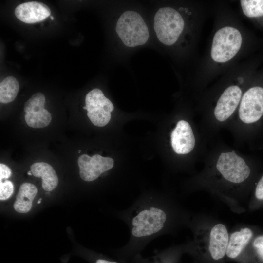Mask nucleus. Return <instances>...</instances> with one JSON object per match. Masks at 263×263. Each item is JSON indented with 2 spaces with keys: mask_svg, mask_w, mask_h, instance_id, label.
Masks as SVG:
<instances>
[{
  "mask_svg": "<svg viewBox=\"0 0 263 263\" xmlns=\"http://www.w3.org/2000/svg\"><path fill=\"white\" fill-rule=\"evenodd\" d=\"M115 30L124 45L130 47L143 45L149 38V30L142 17L133 11L122 14Z\"/></svg>",
  "mask_w": 263,
  "mask_h": 263,
  "instance_id": "f257e3e1",
  "label": "nucleus"
},
{
  "mask_svg": "<svg viewBox=\"0 0 263 263\" xmlns=\"http://www.w3.org/2000/svg\"><path fill=\"white\" fill-rule=\"evenodd\" d=\"M184 27V21L182 17L172 8H161L154 16V30L159 40L165 45L174 44Z\"/></svg>",
  "mask_w": 263,
  "mask_h": 263,
  "instance_id": "f03ea898",
  "label": "nucleus"
},
{
  "mask_svg": "<svg viewBox=\"0 0 263 263\" xmlns=\"http://www.w3.org/2000/svg\"><path fill=\"white\" fill-rule=\"evenodd\" d=\"M239 117L253 132L259 130L263 121V88L254 86L243 95L239 108Z\"/></svg>",
  "mask_w": 263,
  "mask_h": 263,
  "instance_id": "7ed1b4c3",
  "label": "nucleus"
},
{
  "mask_svg": "<svg viewBox=\"0 0 263 263\" xmlns=\"http://www.w3.org/2000/svg\"><path fill=\"white\" fill-rule=\"evenodd\" d=\"M216 168L226 180L233 183L245 181L254 171L251 164L234 151L222 152L216 161Z\"/></svg>",
  "mask_w": 263,
  "mask_h": 263,
  "instance_id": "20e7f679",
  "label": "nucleus"
},
{
  "mask_svg": "<svg viewBox=\"0 0 263 263\" xmlns=\"http://www.w3.org/2000/svg\"><path fill=\"white\" fill-rule=\"evenodd\" d=\"M242 41V36L238 29L230 26L219 29L213 37L211 50L212 58L221 63L230 60L239 51Z\"/></svg>",
  "mask_w": 263,
  "mask_h": 263,
  "instance_id": "39448f33",
  "label": "nucleus"
},
{
  "mask_svg": "<svg viewBox=\"0 0 263 263\" xmlns=\"http://www.w3.org/2000/svg\"><path fill=\"white\" fill-rule=\"evenodd\" d=\"M83 109L87 111V116L94 125L103 127L109 122L114 106L101 90L95 88L86 94Z\"/></svg>",
  "mask_w": 263,
  "mask_h": 263,
  "instance_id": "423d86ee",
  "label": "nucleus"
},
{
  "mask_svg": "<svg viewBox=\"0 0 263 263\" xmlns=\"http://www.w3.org/2000/svg\"><path fill=\"white\" fill-rule=\"evenodd\" d=\"M166 220V213L160 209L151 207L142 210L132 220V234L141 237L156 233L162 229Z\"/></svg>",
  "mask_w": 263,
  "mask_h": 263,
  "instance_id": "0eeeda50",
  "label": "nucleus"
},
{
  "mask_svg": "<svg viewBox=\"0 0 263 263\" xmlns=\"http://www.w3.org/2000/svg\"><path fill=\"white\" fill-rule=\"evenodd\" d=\"M45 97L44 94L38 92L34 94L25 103L24 118L26 124L33 128H43L51 122L52 116L44 109Z\"/></svg>",
  "mask_w": 263,
  "mask_h": 263,
  "instance_id": "6e6552de",
  "label": "nucleus"
},
{
  "mask_svg": "<svg viewBox=\"0 0 263 263\" xmlns=\"http://www.w3.org/2000/svg\"><path fill=\"white\" fill-rule=\"evenodd\" d=\"M79 174L84 181L90 182L97 179L102 173L111 169L113 160L110 157L95 154L92 157L84 154L78 158Z\"/></svg>",
  "mask_w": 263,
  "mask_h": 263,
  "instance_id": "1a4fd4ad",
  "label": "nucleus"
},
{
  "mask_svg": "<svg viewBox=\"0 0 263 263\" xmlns=\"http://www.w3.org/2000/svg\"><path fill=\"white\" fill-rule=\"evenodd\" d=\"M242 92L236 85L226 88L219 97L214 110V115L219 122L226 121L233 114L242 97Z\"/></svg>",
  "mask_w": 263,
  "mask_h": 263,
  "instance_id": "9d476101",
  "label": "nucleus"
},
{
  "mask_svg": "<svg viewBox=\"0 0 263 263\" xmlns=\"http://www.w3.org/2000/svg\"><path fill=\"white\" fill-rule=\"evenodd\" d=\"M171 145L174 151L178 154L190 153L195 145V138L192 128L184 120L179 121L170 134Z\"/></svg>",
  "mask_w": 263,
  "mask_h": 263,
  "instance_id": "9b49d317",
  "label": "nucleus"
},
{
  "mask_svg": "<svg viewBox=\"0 0 263 263\" xmlns=\"http://www.w3.org/2000/svg\"><path fill=\"white\" fill-rule=\"evenodd\" d=\"M14 13L19 20L30 24L43 20L50 15L51 10L41 2L30 1L18 5Z\"/></svg>",
  "mask_w": 263,
  "mask_h": 263,
  "instance_id": "f8f14e48",
  "label": "nucleus"
},
{
  "mask_svg": "<svg viewBox=\"0 0 263 263\" xmlns=\"http://www.w3.org/2000/svg\"><path fill=\"white\" fill-rule=\"evenodd\" d=\"M229 242L228 233L225 226L218 224L213 227L208 245L209 257L214 261L222 260L226 255Z\"/></svg>",
  "mask_w": 263,
  "mask_h": 263,
  "instance_id": "ddd939ff",
  "label": "nucleus"
},
{
  "mask_svg": "<svg viewBox=\"0 0 263 263\" xmlns=\"http://www.w3.org/2000/svg\"><path fill=\"white\" fill-rule=\"evenodd\" d=\"M253 231L247 227L233 233L229 240L226 255L230 259H235L240 256L252 238Z\"/></svg>",
  "mask_w": 263,
  "mask_h": 263,
  "instance_id": "4468645a",
  "label": "nucleus"
},
{
  "mask_svg": "<svg viewBox=\"0 0 263 263\" xmlns=\"http://www.w3.org/2000/svg\"><path fill=\"white\" fill-rule=\"evenodd\" d=\"M30 170L35 177L42 179V187L46 191H51L57 186L58 179L53 168L45 162H36L30 166Z\"/></svg>",
  "mask_w": 263,
  "mask_h": 263,
  "instance_id": "2eb2a0df",
  "label": "nucleus"
},
{
  "mask_svg": "<svg viewBox=\"0 0 263 263\" xmlns=\"http://www.w3.org/2000/svg\"><path fill=\"white\" fill-rule=\"evenodd\" d=\"M38 190L33 184L24 183L21 185L16 199L14 204L15 210L19 212L25 213L29 212L32 206Z\"/></svg>",
  "mask_w": 263,
  "mask_h": 263,
  "instance_id": "dca6fc26",
  "label": "nucleus"
},
{
  "mask_svg": "<svg viewBox=\"0 0 263 263\" xmlns=\"http://www.w3.org/2000/svg\"><path fill=\"white\" fill-rule=\"evenodd\" d=\"M19 86L17 80L9 76L4 78L0 83V102L8 103L17 97Z\"/></svg>",
  "mask_w": 263,
  "mask_h": 263,
  "instance_id": "f3484780",
  "label": "nucleus"
},
{
  "mask_svg": "<svg viewBox=\"0 0 263 263\" xmlns=\"http://www.w3.org/2000/svg\"><path fill=\"white\" fill-rule=\"evenodd\" d=\"M240 2L243 11L247 17L263 16V0H242Z\"/></svg>",
  "mask_w": 263,
  "mask_h": 263,
  "instance_id": "a211bd4d",
  "label": "nucleus"
},
{
  "mask_svg": "<svg viewBox=\"0 0 263 263\" xmlns=\"http://www.w3.org/2000/svg\"><path fill=\"white\" fill-rule=\"evenodd\" d=\"M14 185L13 183L8 180L0 181V199L5 200L9 198L13 194Z\"/></svg>",
  "mask_w": 263,
  "mask_h": 263,
  "instance_id": "6ab92c4d",
  "label": "nucleus"
},
{
  "mask_svg": "<svg viewBox=\"0 0 263 263\" xmlns=\"http://www.w3.org/2000/svg\"><path fill=\"white\" fill-rule=\"evenodd\" d=\"M253 246L259 258L263 261V235L256 237L253 242Z\"/></svg>",
  "mask_w": 263,
  "mask_h": 263,
  "instance_id": "aec40b11",
  "label": "nucleus"
},
{
  "mask_svg": "<svg viewBox=\"0 0 263 263\" xmlns=\"http://www.w3.org/2000/svg\"><path fill=\"white\" fill-rule=\"evenodd\" d=\"M254 197L257 201L260 203L263 202V174L259 179L255 187Z\"/></svg>",
  "mask_w": 263,
  "mask_h": 263,
  "instance_id": "412c9836",
  "label": "nucleus"
},
{
  "mask_svg": "<svg viewBox=\"0 0 263 263\" xmlns=\"http://www.w3.org/2000/svg\"><path fill=\"white\" fill-rule=\"evenodd\" d=\"M11 175L10 169L6 165L0 164V180H6Z\"/></svg>",
  "mask_w": 263,
  "mask_h": 263,
  "instance_id": "4be33fe9",
  "label": "nucleus"
},
{
  "mask_svg": "<svg viewBox=\"0 0 263 263\" xmlns=\"http://www.w3.org/2000/svg\"><path fill=\"white\" fill-rule=\"evenodd\" d=\"M27 174H28V175H32V173L31 170L28 171V172H27Z\"/></svg>",
  "mask_w": 263,
  "mask_h": 263,
  "instance_id": "5701e85b",
  "label": "nucleus"
},
{
  "mask_svg": "<svg viewBox=\"0 0 263 263\" xmlns=\"http://www.w3.org/2000/svg\"><path fill=\"white\" fill-rule=\"evenodd\" d=\"M41 200H42L41 198H40V199L38 201L37 203H38V204L40 203Z\"/></svg>",
  "mask_w": 263,
  "mask_h": 263,
  "instance_id": "b1692460",
  "label": "nucleus"
},
{
  "mask_svg": "<svg viewBox=\"0 0 263 263\" xmlns=\"http://www.w3.org/2000/svg\"><path fill=\"white\" fill-rule=\"evenodd\" d=\"M51 19H52V20L54 19V18H53V17H51Z\"/></svg>",
  "mask_w": 263,
  "mask_h": 263,
  "instance_id": "393cba45",
  "label": "nucleus"
},
{
  "mask_svg": "<svg viewBox=\"0 0 263 263\" xmlns=\"http://www.w3.org/2000/svg\"><path fill=\"white\" fill-rule=\"evenodd\" d=\"M80 152H81V151L79 150V151H78V152L80 153Z\"/></svg>",
  "mask_w": 263,
  "mask_h": 263,
  "instance_id": "a878e982",
  "label": "nucleus"
}]
</instances>
